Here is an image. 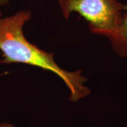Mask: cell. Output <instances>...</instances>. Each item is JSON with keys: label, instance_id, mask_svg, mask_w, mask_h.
Returning a JSON list of instances; mask_svg holds the SVG:
<instances>
[{"label": "cell", "instance_id": "obj_1", "mask_svg": "<svg viewBox=\"0 0 127 127\" xmlns=\"http://www.w3.org/2000/svg\"><path fill=\"white\" fill-rule=\"evenodd\" d=\"M31 16V11L22 10L10 16L0 17V51L4 57L0 64H25L50 71L64 82L71 102L88 97L91 90L85 86L88 79L82 75V70L68 71L61 68L55 61L53 52L41 50L25 37L23 27Z\"/></svg>", "mask_w": 127, "mask_h": 127}, {"label": "cell", "instance_id": "obj_2", "mask_svg": "<svg viewBox=\"0 0 127 127\" xmlns=\"http://www.w3.org/2000/svg\"><path fill=\"white\" fill-rule=\"evenodd\" d=\"M59 5L66 19L76 12L88 22L91 32L109 37L120 22L124 4L119 0H59Z\"/></svg>", "mask_w": 127, "mask_h": 127}, {"label": "cell", "instance_id": "obj_3", "mask_svg": "<svg viewBox=\"0 0 127 127\" xmlns=\"http://www.w3.org/2000/svg\"><path fill=\"white\" fill-rule=\"evenodd\" d=\"M114 52L122 58L127 57V5H124V11L118 26L108 37Z\"/></svg>", "mask_w": 127, "mask_h": 127}, {"label": "cell", "instance_id": "obj_4", "mask_svg": "<svg viewBox=\"0 0 127 127\" xmlns=\"http://www.w3.org/2000/svg\"><path fill=\"white\" fill-rule=\"evenodd\" d=\"M0 127H16L12 124L9 122H1L0 123Z\"/></svg>", "mask_w": 127, "mask_h": 127}, {"label": "cell", "instance_id": "obj_5", "mask_svg": "<svg viewBox=\"0 0 127 127\" xmlns=\"http://www.w3.org/2000/svg\"><path fill=\"white\" fill-rule=\"evenodd\" d=\"M8 2H9V0H0V6L6 4ZM1 16V11H0V17Z\"/></svg>", "mask_w": 127, "mask_h": 127}]
</instances>
